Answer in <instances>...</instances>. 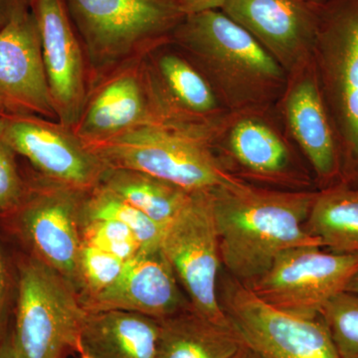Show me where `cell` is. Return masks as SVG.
Masks as SVG:
<instances>
[{
  "label": "cell",
  "mask_w": 358,
  "mask_h": 358,
  "mask_svg": "<svg viewBox=\"0 0 358 358\" xmlns=\"http://www.w3.org/2000/svg\"><path fill=\"white\" fill-rule=\"evenodd\" d=\"M319 192L261 189L233 178L211 190L221 263L248 285L298 247H322L306 229Z\"/></svg>",
  "instance_id": "6da1fadb"
},
{
  "label": "cell",
  "mask_w": 358,
  "mask_h": 358,
  "mask_svg": "<svg viewBox=\"0 0 358 358\" xmlns=\"http://www.w3.org/2000/svg\"><path fill=\"white\" fill-rule=\"evenodd\" d=\"M92 81L171 40L185 14L176 0H64Z\"/></svg>",
  "instance_id": "7a4b0ae2"
},
{
  "label": "cell",
  "mask_w": 358,
  "mask_h": 358,
  "mask_svg": "<svg viewBox=\"0 0 358 358\" xmlns=\"http://www.w3.org/2000/svg\"><path fill=\"white\" fill-rule=\"evenodd\" d=\"M171 40L192 55L230 100H256L277 88L284 68L220 9L185 15Z\"/></svg>",
  "instance_id": "3957f363"
},
{
  "label": "cell",
  "mask_w": 358,
  "mask_h": 358,
  "mask_svg": "<svg viewBox=\"0 0 358 358\" xmlns=\"http://www.w3.org/2000/svg\"><path fill=\"white\" fill-rule=\"evenodd\" d=\"M87 312L76 287L55 268L30 256L18 268L15 326L18 358H65L81 352Z\"/></svg>",
  "instance_id": "277c9868"
},
{
  "label": "cell",
  "mask_w": 358,
  "mask_h": 358,
  "mask_svg": "<svg viewBox=\"0 0 358 358\" xmlns=\"http://www.w3.org/2000/svg\"><path fill=\"white\" fill-rule=\"evenodd\" d=\"M90 148L108 167L148 174L188 192H208L233 178L208 140L162 124H143Z\"/></svg>",
  "instance_id": "5b68a950"
},
{
  "label": "cell",
  "mask_w": 358,
  "mask_h": 358,
  "mask_svg": "<svg viewBox=\"0 0 358 358\" xmlns=\"http://www.w3.org/2000/svg\"><path fill=\"white\" fill-rule=\"evenodd\" d=\"M317 6V82L341 155L358 171V0Z\"/></svg>",
  "instance_id": "8992f818"
},
{
  "label": "cell",
  "mask_w": 358,
  "mask_h": 358,
  "mask_svg": "<svg viewBox=\"0 0 358 358\" xmlns=\"http://www.w3.org/2000/svg\"><path fill=\"white\" fill-rule=\"evenodd\" d=\"M162 250L193 310L219 326L232 327L217 293L222 263L211 190L192 192L189 201L164 229Z\"/></svg>",
  "instance_id": "52a82bcc"
},
{
  "label": "cell",
  "mask_w": 358,
  "mask_h": 358,
  "mask_svg": "<svg viewBox=\"0 0 358 358\" xmlns=\"http://www.w3.org/2000/svg\"><path fill=\"white\" fill-rule=\"evenodd\" d=\"M89 192L40 178L27 183L24 199L9 214L31 256L64 275L78 292L82 215Z\"/></svg>",
  "instance_id": "ba28073f"
},
{
  "label": "cell",
  "mask_w": 358,
  "mask_h": 358,
  "mask_svg": "<svg viewBox=\"0 0 358 358\" xmlns=\"http://www.w3.org/2000/svg\"><path fill=\"white\" fill-rule=\"evenodd\" d=\"M298 247L284 252L247 287L261 300L289 315L320 317L324 306L358 273V254Z\"/></svg>",
  "instance_id": "9c48e42d"
},
{
  "label": "cell",
  "mask_w": 358,
  "mask_h": 358,
  "mask_svg": "<svg viewBox=\"0 0 358 358\" xmlns=\"http://www.w3.org/2000/svg\"><path fill=\"white\" fill-rule=\"evenodd\" d=\"M220 303L231 326L261 358H339L320 315L305 319L277 310L232 277L224 282Z\"/></svg>",
  "instance_id": "30bf717a"
},
{
  "label": "cell",
  "mask_w": 358,
  "mask_h": 358,
  "mask_svg": "<svg viewBox=\"0 0 358 358\" xmlns=\"http://www.w3.org/2000/svg\"><path fill=\"white\" fill-rule=\"evenodd\" d=\"M2 141L41 178L91 192L102 183L105 162L72 129L40 117H10Z\"/></svg>",
  "instance_id": "8fae6325"
},
{
  "label": "cell",
  "mask_w": 358,
  "mask_h": 358,
  "mask_svg": "<svg viewBox=\"0 0 358 358\" xmlns=\"http://www.w3.org/2000/svg\"><path fill=\"white\" fill-rule=\"evenodd\" d=\"M31 8L57 121L73 129L92 84L86 51L64 0H32Z\"/></svg>",
  "instance_id": "7c38bea8"
},
{
  "label": "cell",
  "mask_w": 358,
  "mask_h": 358,
  "mask_svg": "<svg viewBox=\"0 0 358 358\" xmlns=\"http://www.w3.org/2000/svg\"><path fill=\"white\" fill-rule=\"evenodd\" d=\"M0 115L57 121L32 10L0 28Z\"/></svg>",
  "instance_id": "4fadbf2b"
},
{
  "label": "cell",
  "mask_w": 358,
  "mask_h": 358,
  "mask_svg": "<svg viewBox=\"0 0 358 358\" xmlns=\"http://www.w3.org/2000/svg\"><path fill=\"white\" fill-rule=\"evenodd\" d=\"M162 45L143 56L152 124L208 140L204 121L217 110L214 90L187 58Z\"/></svg>",
  "instance_id": "5bb4252c"
},
{
  "label": "cell",
  "mask_w": 358,
  "mask_h": 358,
  "mask_svg": "<svg viewBox=\"0 0 358 358\" xmlns=\"http://www.w3.org/2000/svg\"><path fill=\"white\" fill-rule=\"evenodd\" d=\"M152 124V105L141 56L92 81L83 110L72 129L91 147Z\"/></svg>",
  "instance_id": "9a60e30c"
},
{
  "label": "cell",
  "mask_w": 358,
  "mask_h": 358,
  "mask_svg": "<svg viewBox=\"0 0 358 358\" xmlns=\"http://www.w3.org/2000/svg\"><path fill=\"white\" fill-rule=\"evenodd\" d=\"M222 10L279 62L292 69L313 53L317 6L308 0H227Z\"/></svg>",
  "instance_id": "2e32d148"
},
{
  "label": "cell",
  "mask_w": 358,
  "mask_h": 358,
  "mask_svg": "<svg viewBox=\"0 0 358 358\" xmlns=\"http://www.w3.org/2000/svg\"><path fill=\"white\" fill-rule=\"evenodd\" d=\"M87 312L126 310L157 320L190 307L162 248L141 250L124 262L114 284L95 298L83 301Z\"/></svg>",
  "instance_id": "e0dca14e"
},
{
  "label": "cell",
  "mask_w": 358,
  "mask_h": 358,
  "mask_svg": "<svg viewBox=\"0 0 358 358\" xmlns=\"http://www.w3.org/2000/svg\"><path fill=\"white\" fill-rule=\"evenodd\" d=\"M286 114L294 138L317 176L324 180L336 178L341 171V150L317 75L294 86Z\"/></svg>",
  "instance_id": "ac0fdd59"
},
{
  "label": "cell",
  "mask_w": 358,
  "mask_h": 358,
  "mask_svg": "<svg viewBox=\"0 0 358 358\" xmlns=\"http://www.w3.org/2000/svg\"><path fill=\"white\" fill-rule=\"evenodd\" d=\"M159 322L126 310L88 312L81 352L93 358H157Z\"/></svg>",
  "instance_id": "d6986e66"
},
{
  "label": "cell",
  "mask_w": 358,
  "mask_h": 358,
  "mask_svg": "<svg viewBox=\"0 0 358 358\" xmlns=\"http://www.w3.org/2000/svg\"><path fill=\"white\" fill-rule=\"evenodd\" d=\"M157 358H233L244 346L233 327L189 308L160 320Z\"/></svg>",
  "instance_id": "ffe728a7"
},
{
  "label": "cell",
  "mask_w": 358,
  "mask_h": 358,
  "mask_svg": "<svg viewBox=\"0 0 358 358\" xmlns=\"http://www.w3.org/2000/svg\"><path fill=\"white\" fill-rule=\"evenodd\" d=\"M101 185L164 228L189 201L194 192L148 174L112 167H108Z\"/></svg>",
  "instance_id": "44dd1931"
},
{
  "label": "cell",
  "mask_w": 358,
  "mask_h": 358,
  "mask_svg": "<svg viewBox=\"0 0 358 358\" xmlns=\"http://www.w3.org/2000/svg\"><path fill=\"white\" fill-rule=\"evenodd\" d=\"M305 226L322 248L358 254V188L341 185L319 192Z\"/></svg>",
  "instance_id": "7402d4cb"
},
{
  "label": "cell",
  "mask_w": 358,
  "mask_h": 358,
  "mask_svg": "<svg viewBox=\"0 0 358 358\" xmlns=\"http://www.w3.org/2000/svg\"><path fill=\"white\" fill-rule=\"evenodd\" d=\"M230 150L253 173L272 176L288 164V148L272 129L255 120H242L231 131Z\"/></svg>",
  "instance_id": "603a6c76"
},
{
  "label": "cell",
  "mask_w": 358,
  "mask_h": 358,
  "mask_svg": "<svg viewBox=\"0 0 358 358\" xmlns=\"http://www.w3.org/2000/svg\"><path fill=\"white\" fill-rule=\"evenodd\" d=\"M86 219L119 221L133 231L140 241L141 250L152 251L162 248L166 228L103 185L94 188L87 195L82 220Z\"/></svg>",
  "instance_id": "cb8c5ba5"
},
{
  "label": "cell",
  "mask_w": 358,
  "mask_h": 358,
  "mask_svg": "<svg viewBox=\"0 0 358 358\" xmlns=\"http://www.w3.org/2000/svg\"><path fill=\"white\" fill-rule=\"evenodd\" d=\"M339 358H358V294L341 292L320 312Z\"/></svg>",
  "instance_id": "d4e9b609"
},
{
  "label": "cell",
  "mask_w": 358,
  "mask_h": 358,
  "mask_svg": "<svg viewBox=\"0 0 358 358\" xmlns=\"http://www.w3.org/2000/svg\"><path fill=\"white\" fill-rule=\"evenodd\" d=\"M124 261L94 247L82 246L78 264L79 294L82 303L95 298L114 284Z\"/></svg>",
  "instance_id": "484cf974"
},
{
  "label": "cell",
  "mask_w": 358,
  "mask_h": 358,
  "mask_svg": "<svg viewBox=\"0 0 358 358\" xmlns=\"http://www.w3.org/2000/svg\"><path fill=\"white\" fill-rule=\"evenodd\" d=\"M82 244L112 254L121 260L134 258L141 245L133 231L119 221L86 219L81 223Z\"/></svg>",
  "instance_id": "4316f807"
},
{
  "label": "cell",
  "mask_w": 358,
  "mask_h": 358,
  "mask_svg": "<svg viewBox=\"0 0 358 358\" xmlns=\"http://www.w3.org/2000/svg\"><path fill=\"white\" fill-rule=\"evenodd\" d=\"M15 157L13 148L0 141V214L6 215L18 208L27 192Z\"/></svg>",
  "instance_id": "83f0119b"
},
{
  "label": "cell",
  "mask_w": 358,
  "mask_h": 358,
  "mask_svg": "<svg viewBox=\"0 0 358 358\" xmlns=\"http://www.w3.org/2000/svg\"><path fill=\"white\" fill-rule=\"evenodd\" d=\"M8 268L2 250L0 248V341L6 336L7 310L9 300Z\"/></svg>",
  "instance_id": "f1b7e54d"
},
{
  "label": "cell",
  "mask_w": 358,
  "mask_h": 358,
  "mask_svg": "<svg viewBox=\"0 0 358 358\" xmlns=\"http://www.w3.org/2000/svg\"><path fill=\"white\" fill-rule=\"evenodd\" d=\"M185 15L221 9L227 0H176Z\"/></svg>",
  "instance_id": "f546056e"
},
{
  "label": "cell",
  "mask_w": 358,
  "mask_h": 358,
  "mask_svg": "<svg viewBox=\"0 0 358 358\" xmlns=\"http://www.w3.org/2000/svg\"><path fill=\"white\" fill-rule=\"evenodd\" d=\"M32 0H0V25L3 26L16 14L29 10Z\"/></svg>",
  "instance_id": "4dcf8cb0"
},
{
  "label": "cell",
  "mask_w": 358,
  "mask_h": 358,
  "mask_svg": "<svg viewBox=\"0 0 358 358\" xmlns=\"http://www.w3.org/2000/svg\"><path fill=\"white\" fill-rule=\"evenodd\" d=\"M0 358H18L11 334H6V338L0 341Z\"/></svg>",
  "instance_id": "1f68e13d"
},
{
  "label": "cell",
  "mask_w": 358,
  "mask_h": 358,
  "mask_svg": "<svg viewBox=\"0 0 358 358\" xmlns=\"http://www.w3.org/2000/svg\"><path fill=\"white\" fill-rule=\"evenodd\" d=\"M233 358H261L257 355L256 352H254L251 348H249L248 346L245 345L243 348L240 350V352L237 353Z\"/></svg>",
  "instance_id": "d6a6232c"
},
{
  "label": "cell",
  "mask_w": 358,
  "mask_h": 358,
  "mask_svg": "<svg viewBox=\"0 0 358 358\" xmlns=\"http://www.w3.org/2000/svg\"><path fill=\"white\" fill-rule=\"evenodd\" d=\"M346 292H350V293L358 294V273L353 277L352 281H350L348 286L346 287Z\"/></svg>",
  "instance_id": "836d02e7"
},
{
  "label": "cell",
  "mask_w": 358,
  "mask_h": 358,
  "mask_svg": "<svg viewBox=\"0 0 358 358\" xmlns=\"http://www.w3.org/2000/svg\"><path fill=\"white\" fill-rule=\"evenodd\" d=\"M7 120L8 117H4V115H0V141L3 138L4 131H6Z\"/></svg>",
  "instance_id": "e575fe53"
},
{
  "label": "cell",
  "mask_w": 358,
  "mask_h": 358,
  "mask_svg": "<svg viewBox=\"0 0 358 358\" xmlns=\"http://www.w3.org/2000/svg\"><path fill=\"white\" fill-rule=\"evenodd\" d=\"M308 1L312 2L313 4H322L326 3L327 1H331V0H308Z\"/></svg>",
  "instance_id": "d590c367"
},
{
  "label": "cell",
  "mask_w": 358,
  "mask_h": 358,
  "mask_svg": "<svg viewBox=\"0 0 358 358\" xmlns=\"http://www.w3.org/2000/svg\"><path fill=\"white\" fill-rule=\"evenodd\" d=\"M80 358H93L91 357H89L88 355H86L85 352H80Z\"/></svg>",
  "instance_id": "8d00e7d4"
},
{
  "label": "cell",
  "mask_w": 358,
  "mask_h": 358,
  "mask_svg": "<svg viewBox=\"0 0 358 358\" xmlns=\"http://www.w3.org/2000/svg\"><path fill=\"white\" fill-rule=\"evenodd\" d=\"M1 27H2V26H1V25H0V28H1Z\"/></svg>",
  "instance_id": "74e56055"
}]
</instances>
